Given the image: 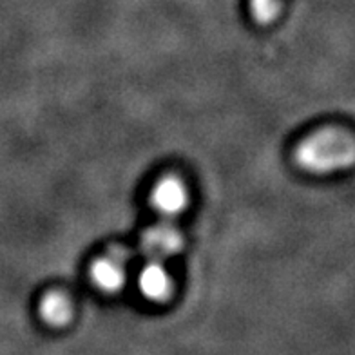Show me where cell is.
Here are the masks:
<instances>
[{
  "label": "cell",
  "instance_id": "6da1fadb",
  "mask_svg": "<svg viewBox=\"0 0 355 355\" xmlns=\"http://www.w3.org/2000/svg\"><path fill=\"white\" fill-rule=\"evenodd\" d=\"M355 147L346 132L324 129L304 138L295 147V164L313 174H327L350 167L354 164Z\"/></svg>",
  "mask_w": 355,
  "mask_h": 355
},
{
  "label": "cell",
  "instance_id": "7a4b0ae2",
  "mask_svg": "<svg viewBox=\"0 0 355 355\" xmlns=\"http://www.w3.org/2000/svg\"><path fill=\"white\" fill-rule=\"evenodd\" d=\"M189 205V191L176 176H165L150 191V207L164 220H173L183 214Z\"/></svg>",
  "mask_w": 355,
  "mask_h": 355
},
{
  "label": "cell",
  "instance_id": "3957f363",
  "mask_svg": "<svg viewBox=\"0 0 355 355\" xmlns=\"http://www.w3.org/2000/svg\"><path fill=\"white\" fill-rule=\"evenodd\" d=\"M182 247V232L173 223H168V220L150 225L149 229L141 234V250L155 261H164L167 257L176 256Z\"/></svg>",
  "mask_w": 355,
  "mask_h": 355
},
{
  "label": "cell",
  "instance_id": "277c9868",
  "mask_svg": "<svg viewBox=\"0 0 355 355\" xmlns=\"http://www.w3.org/2000/svg\"><path fill=\"white\" fill-rule=\"evenodd\" d=\"M91 279L105 294H116L125 285V263L114 254L100 257L91 266Z\"/></svg>",
  "mask_w": 355,
  "mask_h": 355
},
{
  "label": "cell",
  "instance_id": "5b68a950",
  "mask_svg": "<svg viewBox=\"0 0 355 355\" xmlns=\"http://www.w3.org/2000/svg\"><path fill=\"white\" fill-rule=\"evenodd\" d=\"M138 288H140L141 295L149 301L162 303V301L167 300L173 292V279L168 276L167 268L162 265V261L150 259L141 268L140 276H138Z\"/></svg>",
  "mask_w": 355,
  "mask_h": 355
},
{
  "label": "cell",
  "instance_id": "8992f818",
  "mask_svg": "<svg viewBox=\"0 0 355 355\" xmlns=\"http://www.w3.org/2000/svg\"><path fill=\"white\" fill-rule=\"evenodd\" d=\"M38 313L40 318L49 324V327H64L71 321L73 309H71V301L60 292H49L42 297L38 304Z\"/></svg>",
  "mask_w": 355,
  "mask_h": 355
},
{
  "label": "cell",
  "instance_id": "52a82bcc",
  "mask_svg": "<svg viewBox=\"0 0 355 355\" xmlns=\"http://www.w3.org/2000/svg\"><path fill=\"white\" fill-rule=\"evenodd\" d=\"M248 11L257 24H270L281 11L279 0H248Z\"/></svg>",
  "mask_w": 355,
  "mask_h": 355
}]
</instances>
